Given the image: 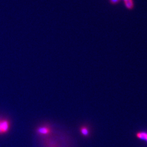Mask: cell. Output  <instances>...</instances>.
<instances>
[{
    "mask_svg": "<svg viewBox=\"0 0 147 147\" xmlns=\"http://www.w3.org/2000/svg\"><path fill=\"white\" fill-rule=\"evenodd\" d=\"M11 128V121L7 119H2L0 121V129L1 135L7 134Z\"/></svg>",
    "mask_w": 147,
    "mask_h": 147,
    "instance_id": "6da1fadb",
    "label": "cell"
},
{
    "mask_svg": "<svg viewBox=\"0 0 147 147\" xmlns=\"http://www.w3.org/2000/svg\"><path fill=\"white\" fill-rule=\"evenodd\" d=\"M37 134L40 135H47L51 132V127L48 125H42L38 127L36 130Z\"/></svg>",
    "mask_w": 147,
    "mask_h": 147,
    "instance_id": "7a4b0ae2",
    "label": "cell"
},
{
    "mask_svg": "<svg viewBox=\"0 0 147 147\" xmlns=\"http://www.w3.org/2000/svg\"><path fill=\"white\" fill-rule=\"evenodd\" d=\"M80 132L82 136L88 137L90 135V130L89 127L86 125H82L80 128Z\"/></svg>",
    "mask_w": 147,
    "mask_h": 147,
    "instance_id": "3957f363",
    "label": "cell"
},
{
    "mask_svg": "<svg viewBox=\"0 0 147 147\" xmlns=\"http://www.w3.org/2000/svg\"><path fill=\"white\" fill-rule=\"evenodd\" d=\"M136 136L138 139L147 142V132H137L136 134Z\"/></svg>",
    "mask_w": 147,
    "mask_h": 147,
    "instance_id": "277c9868",
    "label": "cell"
},
{
    "mask_svg": "<svg viewBox=\"0 0 147 147\" xmlns=\"http://www.w3.org/2000/svg\"><path fill=\"white\" fill-rule=\"evenodd\" d=\"M125 4L126 5V8L129 9H131L134 8V3L132 2V0H130V1L125 2Z\"/></svg>",
    "mask_w": 147,
    "mask_h": 147,
    "instance_id": "5b68a950",
    "label": "cell"
},
{
    "mask_svg": "<svg viewBox=\"0 0 147 147\" xmlns=\"http://www.w3.org/2000/svg\"><path fill=\"white\" fill-rule=\"evenodd\" d=\"M119 0H110V2L112 4H116L118 3Z\"/></svg>",
    "mask_w": 147,
    "mask_h": 147,
    "instance_id": "8992f818",
    "label": "cell"
},
{
    "mask_svg": "<svg viewBox=\"0 0 147 147\" xmlns=\"http://www.w3.org/2000/svg\"><path fill=\"white\" fill-rule=\"evenodd\" d=\"M124 2H126V1H130V0H124Z\"/></svg>",
    "mask_w": 147,
    "mask_h": 147,
    "instance_id": "52a82bcc",
    "label": "cell"
},
{
    "mask_svg": "<svg viewBox=\"0 0 147 147\" xmlns=\"http://www.w3.org/2000/svg\"><path fill=\"white\" fill-rule=\"evenodd\" d=\"M0 121H1V119H0ZM0 135H1V129H0Z\"/></svg>",
    "mask_w": 147,
    "mask_h": 147,
    "instance_id": "ba28073f",
    "label": "cell"
}]
</instances>
